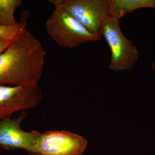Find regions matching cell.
Listing matches in <instances>:
<instances>
[{
  "label": "cell",
  "instance_id": "1",
  "mask_svg": "<svg viewBox=\"0 0 155 155\" xmlns=\"http://www.w3.org/2000/svg\"><path fill=\"white\" fill-rule=\"evenodd\" d=\"M46 54L40 41L26 30L0 54V85H38Z\"/></svg>",
  "mask_w": 155,
  "mask_h": 155
},
{
  "label": "cell",
  "instance_id": "2",
  "mask_svg": "<svg viewBox=\"0 0 155 155\" xmlns=\"http://www.w3.org/2000/svg\"><path fill=\"white\" fill-rule=\"evenodd\" d=\"M101 34L111 51L108 69L116 72L123 70L131 72L138 61L139 52L132 41L123 34L119 19L108 14L102 24Z\"/></svg>",
  "mask_w": 155,
  "mask_h": 155
},
{
  "label": "cell",
  "instance_id": "3",
  "mask_svg": "<svg viewBox=\"0 0 155 155\" xmlns=\"http://www.w3.org/2000/svg\"><path fill=\"white\" fill-rule=\"evenodd\" d=\"M45 25L48 34L62 47L73 48L101 38V34L90 33L60 6L55 7Z\"/></svg>",
  "mask_w": 155,
  "mask_h": 155
},
{
  "label": "cell",
  "instance_id": "4",
  "mask_svg": "<svg viewBox=\"0 0 155 155\" xmlns=\"http://www.w3.org/2000/svg\"><path fill=\"white\" fill-rule=\"evenodd\" d=\"M60 6L90 33L101 34L109 14L108 0H63Z\"/></svg>",
  "mask_w": 155,
  "mask_h": 155
},
{
  "label": "cell",
  "instance_id": "5",
  "mask_svg": "<svg viewBox=\"0 0 155 155\" xmlns=\"http://www.w3.org/2000/svg\"><path fill=\"white\" fill-rule=\"evenodd\" d=\"M88 141L83 137L65 130L41 133L35 148L36 155H82Z\"/></svg>",
  "mask_w": 155,
  "mask_h": 155
},
{
  "label": "cell",
  "instance_id": "6",
  "mask_svg": "<svg viewBox=\"0 0 155 155\" xmlns=\"http://www.w3.org/2000/svg\"><path fill=\"white\" fill-rule=\"evenodd\" d=\"M43 99L38 84L33 86L0 85V120L17 111L35 107Z\"/></svg>",
  "mask_w": 155,
  "mask_h": 155
},
{
  "label": "cell",
  "instance_id": "7",
  "mask_svg": "<svg viewBox=\"0 0 155 155\" xmlns=\"http://www.w3.org/2000/svg\"><path fill=\"white\" fill-rule=\"evenodd\" d=\"M27 116L22 111L16 119L11 118L0 120V147L7 150L23 149L30 154L36 155L35 147L41 133L37 130L25 131L21 124Z\"/></svg>",
  "mask_w": 155,
  "mask_h": 155
},
{
  "label": "cell",
  "instance_id": "8",
  "mask_svg": "<svg viewBox=\"0 0 155 155\" xmlns=\"http://www.w3.org/2000/svg\"><path fill=\"white\" fill-rule=\"evenodd\" d=\"M109 15L121 19L129 13L143 8H155V0H108Z\"/></svg>",
  "mask_w": 155,
  "mask_h": 155
},
{
  "label": "cell",
  "instance_id": "9",
  "mask_svg": "<svg viewBox=\"0 0 155 155\" xmlns=\"http://www.w3.org/2000/svg\"><path fill=\"white\" fill-rule=\"evenodd\" d=\"M20 16V21L15 25H0V38L13 40L21 36L27 30V20L30 17V13L25 11L21 13Z\"/></svg>",
  "mask_w": 155,
  "mask_h": 155
},
{
  "label": "cell",
  "instance_id": "10",
  "mask_svg": "<svg viewBox=\"0 0 155 155\" xmlns=\"http://www.w3.org/2000/svg\"><path fill=\"white\" fill-rule=\"evenodd\" d=\"M21 4V0H0V25L9 26L18 23L14 14Z\"/></svg>",
  "mask_w": 155,
  "mask_h": 155
},
{
  "label": "cell",
  "instance_id": "11",
  "mask_svg": "<svg viewBox=\"0 0 155 155\" xmlns=\"http://www.w3.org/2000/svg\"><path fill=\"white\" fill-rule=\"evenodd\" d=\"M13 40L0 38V54L8 48Z\"/></svg>",
  "mask_w": 155,
  "mask_h": 155
},
{
  "label": "cell",
  "instance_id": "12",
  "mask_svg": "<svg viewBox=\"0 0 155 155\" xmlns=\"http://www.w3.org/2000/svg\"><path fill=\"white\" fill-rule=\"evenodd\" d=\"M63 0H51L48 1L49 2L52 4L55 7L61 6Z\"/></svg>",
  "mask_w": 155,
  "mask_h": 155
},
{
  "label": "cell",
  "instance_id": "13",
  "mask_svg": "<svg viewBox=\"0 0 155 155\" xmlns=\"http://www.w3.org/2000/svg\"><path fill=\"white\" fill-rule=\"evenodd\" d=\"M151 68L154 71H155V60L154 61L152 65L151 66Z\"/></svg>",
  "mask_w": 155,
  "mask_h": 155
}]
</instances>
